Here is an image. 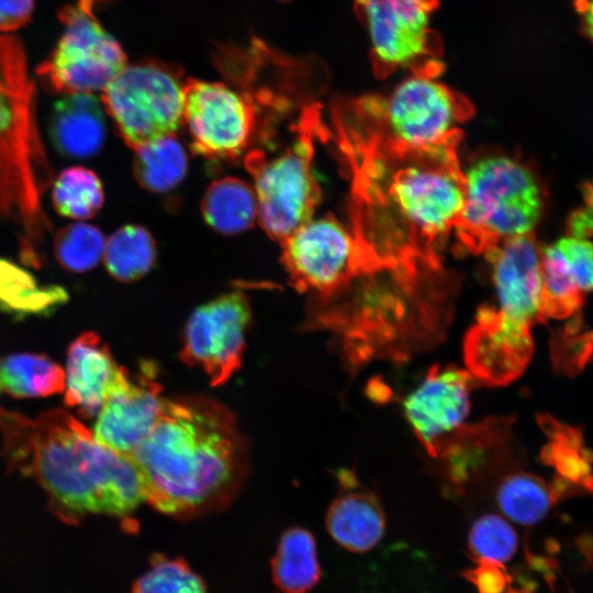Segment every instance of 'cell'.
Listing matches in <instances>:
<instances>
[{"label":"cell","instance_id":"ffe728a7","mask_svg":"<svg viewBox=\"0 0 593 593\" xmlns=\"http://www.w3.org/2000/svg\"><path fill=\"white\" fill-rule=\"evenodd\" d=\"M49 136L67 158H88L103 145L105 121L100 101L89 92L65 94L53 108Z\"/></svg>","mask_w":593,"mask_h":593},{"label":"cell","instance_id":"e575fe53","mask_svg":"<svg viewBox=\"0 0 593 593\" xmlns=\"http://www.w3.org/2000/svg\"><path fill=\"white\" fill-rule=\"evenodd\" d=\"M568 235L593 238V179L583 187V203L567 223Z\"/></svg>","mask_w":593,"mask_h":593},{"label":"cell","instance_id":"e0dca14e","mask_svg":"<svg viewBox=\"0 0 593 593\" xmlns=\"http://www.w3.org/2000/svg\"><path fill=\"white\" fill-rule=\"evenodd\" d=\"M64 401L85 418L97 415L109 396L128 378L108 346L93 332L74 339L67 349Z\"/></svg>","mask_w":593,"mask_h":593},{"label":"cell","instance_id":"ac0fdd59","mask_svg":"<svg viewBox=\"0 0 593 593\" xmlns=\"http://www.w3.org/2000/svg\"><path fill=\"white\" fill-rule=\"evenodd\" d=\"M533 353L532 336L508 334L479 315L463 339L466 370L489 387H503L517 379Z\"/></svg>","mask_w":593,"mask_h":593},{"label":"cell","instance_id":"cb8c5ba5","mask_svg":"<svg viewBox=\"0 0 593 593\" xmlns=\"http://www.w3.org/2000/svg\"><path fill=\"white\" fill-rule=\"evenodd\" d=\"M272 580L282 593H307L321 579L313 535L304 528L288 529L271 562Z\"/></svg>","mask_w":593,"mask_h":593},{"label":"cell","instance_id":"4fadbf2b","mask_svg":"<svg viewBox=\"0 0 593 593\" xmlns=\"http://www.w3.org/2000/svg\"><path fill=\"white\" fill-rule=\"evenodd\" d=\"M192 149L206 158L240 156L251 142L250 103L220 82L190 80L183 88V116Z\"/></svg>","mask_w":593,"mask_h":593},{"label":"cell","instance_id":"836d02e7","mask_svg":"<svg viewBox=\"0 0 593 593\" xmlns=\"http://www.w3.org/2000/svg\"><path fill=\"white\" fill-rule=\"evenodd\" d=\"M463 577L474 585L478 593H504L512 582L503 563L485 559L475 560V566L467 569Z\"/></svg>","mask_w":593,"mask_h":593},{"label":"cell","instance_id":"9a60e30c","mask_svg":"<svg viewBox=\"0 0 593 593\" xmlns=\"http://www.w3.org/2000/svg\"><path fill=\"white\" fill-rule=\"evenodd\" d=\"M152 365L143 367L133 381L130 377L109 396L99 413L92 430L94 438L105 447L131 456L153 429L161 410L164 398Z\"/></svg>","mask_w":593,"mask_h":593},{"label":"cell","instance_id":"1f68e13d","mask_svg":"<svg viewBox=\"0 0 593 593\" xmlns=\"http://www.w3.org/2000/svg\"><path fill=\"white\" fill-rule=\"evenodd\" d=\"M518 536L502 516L490 513L479 517L468 535V548L475 560L504 563L517 551Z\"/></svg>","mask_w":593,"mask_h":593},{"label":"cell","instance_id":"8d00e7d4","mask_svg":"<svg viewBox=\"0 0 593 593\" xmlns=\"http://www.w3.org/2000/svg\"><path fill=\"white\" fill-rule=\"evenodd\" d=\"M537 422L551 441L581 448L582 435L579 429L567 426L548 414L537 415Z\"/></svg>","mask_w":593,"mask_h":593},{"label":"cell","instance_id":"f1b7e54d","mask_svg":"<svg viewBox=\"0 0 593 593\" xmlns=\"http://www.w3.org/2000/svg\"><path fill=\"white\" fill-rule=\"evenodd\" d=\"M56 212L72 220H88L104 202L102 183L94 171L81 167L64 169L56 178L52 192Z\"/></svg>","mask_w":593,"mask_h":593},{"label":"cell","instance_id":"83f0119b","mask_svg":"<svg viewBox=\"0 0 593 593\" xmlns=\"http://www.w3.org/2000/svg\"><path fill=\"white\" fill-rule=\"evenodd\" d=\"M104 265L116 280L128 282L146 275L156 259V245L150 233L139 225H125L105 243Z\"/></svg>","mask_w":593,"mask_h":593},{"label":"cell","instance_id":"ba28073f","mask_svg":"<svg viewBox=\"0 0 593 593\" xmlns=\"http://www.w3.org/2000/svg\"><path fill=\"white\" fill-rule=\"evenodd\" d=\"M281 261L290 283L327 302L357 278L391 272L334 216L311 219L281 243Z\"/></svg>","mask_w":593,"mask_h":593},{"label":"cell","instance_id":"d6a6232c","mask_svg":"<svg viewBox=\"0 0 593 593\" xmlns=\"http://www.w3.org/2000/svg\"><path fill=\"white\" fill-rule=\"evenodd\" d=\"M575 333H561L552 343V360L556 369L564 373H575L593 356L592 333L577 335Z\"/></svg>","mask_w":593,"mask_h":593},{"label":"cell","instance_id":"44dd1931","mask_svg":"<svg viewBox=\"0 0 593 593\" xmlns=\"http://www.w3.org/2000/svg\"><path fill=\"white\" fill-rule=\"evenodd\" d=\"M510 422L489 418L474 425H461L444 440L436 458L443 461L452 485L463 491L474 473L488 462L489 452L504 443Z\"/></svg>","mask_w":593,"mask_h":593},{"label":"cell","instance_id":"f546056e","mask_svg":"<svg viewBox=\"0 0 593 593\" xmlns=\"http://www.w3.org/2000/svg\"><path fill=\"white\" fill-rule=\"evenodd\" d=\"M105 243L104 235L97 226L72 223L55 234L54 255L64 269L81 273L98 265L104 254Z\"/></svg>","mask_w":593,"mask_h":593},{"label":"cell","instance_id":"6da1fadb","mask_svg":"<svg viewBox=\"0 0 593 593\" xmlns=\"http://www.w3.org/2000/svg\"><path fill=\"white\" fill-rule=\"evenodd\" d=\"M335 139L351 176L354 235L402 280L418 284L438 271L439 249L465 203L461 141L414 148L395 145L333 107Z\"/></svg>","mask_w":593,"mask_h":593},{"label":"cell","instance_id":"7c38bea8","mask_svg":"<svg viewBox=\"0 0 593 593\" xmlns=\"http://www.w3.org/2000/svg\"><path fill=\"white\" fill-rule=\"evenodd\" d=\"M250 315L248 299L236 290L200 305L184 328L182 360L201 368L212 385L223 384L240 366Z\"/></svg>","mask_w":593,"mask_h":593},{"label":"cell","instance_id":"5b68a950","mask_svg":"<svg viewBox=\"0 0 593 593\" xmlns=\"http://www.w3.org/2000/svg\"><path fill=\"white\" fill-rule=\"evenodd\" d=\"M465 174V203L455 233L473 254L526 235L540 219L544 192L534 172L521 161L485 156Z\"/></svg>","mask_w":593,"mask_h":593},{"label":"cell","instance_id":"277c9868","mask_svg":"<svg viewBox=\"0 0 593 593\" xmlns=\"http://www.w3.org/2000/svg\"><path fill=\"white\" fill-rule=\"evenodd\" d=\"M35 87L21 42L0 36V216L21 227V256L38 266L49 223L42 197L52 182L36 122Z\"/></svg>","mask_w":593,"mask_h":593},{"label":"cell","instance_id":"603a6c76","mask_svg":"<svg viewBox=\"0 0 593 593\" xmlns=\"http://www.w3.org/2000/svg\"><path fill=\"white\" fill-rule=\"evenodd\" d=\"M201 211L204 221L221 234L246 231L258 219L254 187L235 177L217 179L206 189Z\"/></svg>","mask_w":593,"mask_h":593},{"label":"cell","instance_id":"30bf717a","mask_svg":"<svg viewBox=\"0 0 593 593\" xmlns=\"http://www.w3.org/2000/svg\"><path fill=\"white\" fill-rule=\"evenodd\" d=\"M92 4L77 1L64 8V32L36 72L53 92L102 91L126 67L120 44L98 22Z\"/></svg>","mask_w":593,"mask_h":593},{"label":"cell","instance_id":"484cf974","mask_svg":"<svg viewBox=\"0 0 593 593\" xmlns=\"http://www.w3.org/2000/svg\"><path fill=\"white\" fill-rule=\"evenodd\" d=\"M495 500L507 518L523 526L539 523L557 502L550 484L524 471L504 475L496 488Z\"/></svg>","mask_w":593,"mask_h":593},{"label":"cell","instance_id":"74e56055","mask_svg":"<svg viewBox=\"0 0 593 593\" xmlns=\"http://www.w3.org/2000/svg\"><path fill=\"white\" fill-rule=\"evenodd\" d=\"M574 7L581 16L583 33L593 43V0H575Z\"/></svg>","mask_w":593,"mask_h":593},{"label":"cell","instance_id":"d4e9b609","mask_svg":"<svg viewBox=\"0 0 593 593\" xmlns=\"http://www.w3.org/2000/svg\"><path fill=\"white\" fill-rule=\"evenodd\" d=\"M65 371L42 354L20 353L0 357V395L45 398L64 391Z\"/></svg>","mask_w":593,"mask_h":593},{"label":"cell","instance_id":"7a4b0ae2","mask_svg":"<svg viewBox=\"0 0 593 593\" xmlns=\"http://www.w3.org/2000/svg\"><path fill=\"white\" fill-rule=\"evenodd\" d=\"M0 436L7 468L33 477L67 524L92 514L125 517L145 501L131 457L100 444L64 410L31 418L0 407Z\"/></svg>","mask_w":593,"mask_h":593},{"label":"cell","instance_id":"7402d4cb","mask_svg":"<svg viewBox=\"0 0 593 593\" xmlns=\"http://www.w3.org/2000/svg\"><path fill=\"white\" fill-rule=\"evenodd\" d=\"M69 299L59 284L38 286L35 277L23 267L0 258V310L16 318L46 316Z\"/></svg>","mask_w":593,"mask_h":593},{"label":"cell","instance_id":"52a82bcc","mask_svg":"<svg viewBox=\"0 0 593 593\" xmlns=\"http://www.w3.org/2000/svg\"><path fill=\"white\" fill-rule=\"evenodd\" d=\"M324 125L316 108L307 109L298 135L280 153L268 155L254 149L245 156V167L254 180L258 221L272 239L281 243L310 221L321 200L313 169L314 142Z\"/></svg>","mask_w":593,"mask_h":593},{"label":"cell","instance_id":"d590c367","mask_svg":"<svg viewBox=\"0 0 593 593\" xmlns=\"http://www.w3.org/2000/svg\"><path fill=\"white\" fill-rule=\"evenodd\" d=\"M33 0H0V32L23 26L33 11Z\"/></svg>","mask_w":593,"mask_h":593},{"label":"cell","instance_id":"4dcf8cb0","mask_svg":"<svg viewBox=\"0 0 593 593\" xmlns=\"http://www.w3.org/2000/svg\"><path fill=\"white\" fill-rule=\"evenodd\" d=\"M130 593H206V588L184 560L156 555Z\"/></svg>","mask_w":593,"mask_h":593},{"label":"cell","instance_id":"3957f363","mask_svg":"<svg viewBox=\"0 0 593 593\" xmlns=\"http://www.w3.org/2000/svg\"><path fill=\"white\" fill-rule=\"evenodd\" d=\"M130 457L145 501L176 517L224 506L245 466L233 415L208 398L164 399L153 429Z\"/></svg>","mask_w":593,"mask_h":593},{"label":"cell","instance_id":"f35d334b","mask_svg":"<svg viewBox=\"0 0 593 593\" xmlns=\"http://www.w3.org/2000/svg\"><path fill=\"white\" fill-rule=\"evenodd\" d=\"M83 1H88V2H91V3L94 4V1H96V0H83Z\"/></svg>","mask_w":593,"mask_h":593},{"label":"cell","instance_id":"8992f818","mask_svg":"<svg viewBox=\"0 0 593 593\" xmlns=\"http://www.w3.org/2000/svg\"><path fill=\"white\" fill-rule=\"evenodd\" d=\"M350 119L399 146L423 148L461 141L459 125L474 109L436 78L411 75L388 96L366 94L336 102Z\"/></svg>","mask_w":593,"mask_h":593},{"label":"cell","instance_id":"8fae6325","mask_svg":"<svg viewBox=\"0 0 593 593\" xmlns=\"http://www.w3.org/2000/svg\"><path fill=\"white\" fill-rule=\"evenodd\" d=\"M102 102L133 149L175 135L183 116V88L148 65H126L102 90Z\"/></svg>","mask_w":593,"mask_h":593},{"label":"cell","instance_id":"d6986e66","mask_svg":"<svg viewBox=\"0 0 593 593\" xmlns=\"http://www.w3.org/2000/svg\"><path fill=\"white\" fill-rule=\"evenodd\" d=\"M340 492L326 513V528L332 538L353 552H367L381 540L385 517L378 497L358 484L355 474L343 470Z\"/></svg>","mask_w":593,"mask_h":593},{"label":"cell","instance_id":"4316f807","mask_svg":"<svg viewBox=\"0 0 593 593\" xmlns=\"http://www.w3.org/2000/svg\"><path fill=\"white\" fill-rule=\"evenodd\" d=\"M133 166L135 178L143 188L164 193L184 178L188 158L180 142L170 135L136 148Z\"/></svg>","mask_w":593,"mask_h":593},{"label":"cell","instance_id":"2e32d148","mask_svg":"<svg viewBox=\"0 0 593 593\" xmlns=\"http://www.w3.org/2000/svg\"><path fill=\"white\" fill-rule=\"evenodd\" d=\"M541 312L546 318H567L593 291V240L568 235L541 248Z\"/></svg>","mask_w":593,"mask_h":593},{"label":"cell","instance_id":"5bb4252c","mask_svg":"<svg viewBox=\"0 0 593 593\" xmlns=\"http://www.w3.org/2000/svg\"><path fill=\"white\" fill-rule=\"evenodd\" d=\"M472 379L458 367L434 365L405 399V418L430 457H437L444 440L467 417Z\"/></svg>","mask_w":593,"mask_h":593},{"label":"cell","instance_id":"9c48e42d","mask_svg":"<svg viewBox=\"0 0 593 593\" xmlns=\"http://www.w3.org/2000/svg\"><path fill=\"white\" fill-rule=\"evenodd\" d=\"M439 0H355L356 18L367 30L377 78L396 70L438 78L445 70L444 44L430 26Z\"/></svg>","mask_w":593,"mask_h":593}]
</instances>
